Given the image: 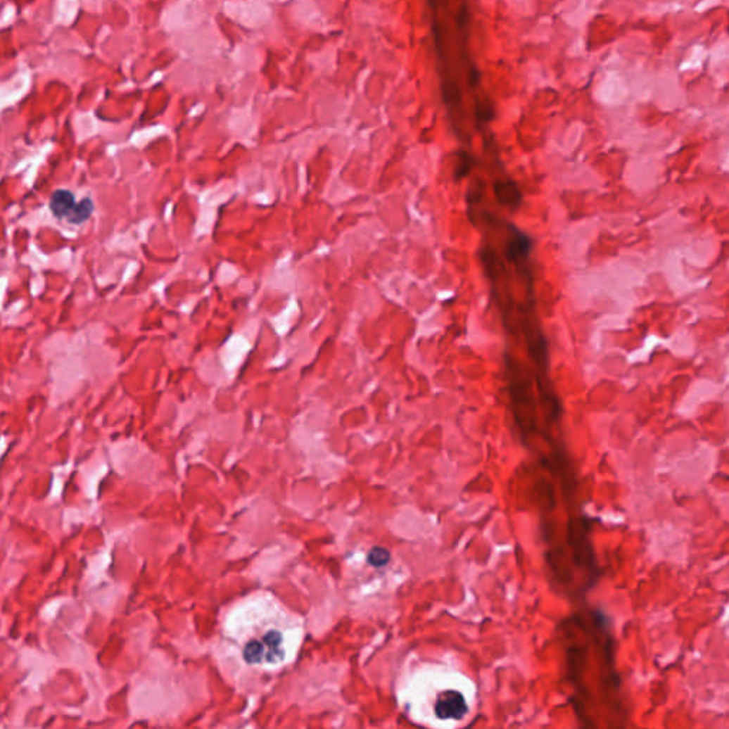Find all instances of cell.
Wrapping results in <instances>:
<instances>
[{
	"instance_id": "cell-5",
	"label": "cell",
	"mask_w": 729,
	"mask_h": 729,
	"mask_svg": "<svg viewBox=\"0 0 729 729\" xmlns=\"http://www.w3.org/2000/svg\"><path fill=\"white\" fill-rule=\"evenodd\" d=\"M493 193L499 204L503 207L514 210L523 203V194L519 186L512 179H497L493 184Z\"/></svg>"
},
{
	"instance_id": "cell-9",
	"label": "cell",
	"mask_w": 729,
	"mask_h": 729,
	"mask_svg": "<svg viewBox=\"0 0 729 729\" xmlns=\"http://www.w3.org/2000/svg\"><path fill=\"white\" fill-rule=\"evenodd\" d=\"M484 193V184L483 182H474V186L470 187L469 190V194H467V203L469 204H474V203H480V198Z\"/></svg>"
},
{
	"instance_id": "cell-7",
	"label": "cell",
	"mask_w": 729,
	"mask_h": 729,
	"mask_svg": "<svg viewBox=\"0 0 729 729\" xmlns=\"http://www.w3.org/2000/svg\"><path fill=\"white\" fill-rule=\"evenodd\" d=\"M93 210H94L93 201L90 198H84V200H82L80 204H76L73 207V210L68 214L66 218L72 224H82V222H84L86 220L90 218Z\"/></svg>"
},
{
	"instance_id": "cell-4",
	"label": "cell",
	"mask_w": 729,
	"mask_h": 729,
	"mask_svg": "<svg viewBox=\"0 0 729 729\" xmlns=\"http://www.w3.org/2000/svg\"><path fill=\"white\" fill-rule=\"evenodd\" d=\"M533 248V241L528 235L517 229L516 227L509 225V239L506 248V258L510 262H514L519 268H523L526 260L530 255Z\"/></svg>"
},
{
	"instance_id": "cell-3",
	"label": "cell",
	"mask_w": 729,
	"mask_h": 729,
	"mask_svg": "<svg viewBox=\"0 0 729 729\" xmlns=\"http://www.w3.org/2000/svg\"><path fill=\"white\" fill-rule=\"evenodd\" d=\"M433 711L439 719H462L467 712L464 697L457 691H443L436 697Z\"/></svg>"
},
{
	"instance_id": "cell-8",
	"label": "cell",
	"mask_w": 729,
	"mask_h": 729,
	"mask_svg": "<svg viewBox=\"0 0 729 729\" xmlns=\"http://www.w3.org/2000/svg\"><path fill=\"white\" fill-rule=\"evenodd\" d=\"M471 167H473L471 157L469 154H466V153H459V161H457V165H456L455 178L456 179L464 178L470 172Z\"/></svg>"
},
{
	"instance_id": "cell-2",
	"label": "cell",
	"mask_w": 729,
	"mask_h": 729,
	"mask_svg": "<svg viewBox=\"0 0 729 729\" xmlns=\"http://www.w3.org/2000/svg\"><path fill=\"white\" fill-rule=\"evenodd\" d=\"M507 378L510 396L514 406L516 420L523 431H528L534 424V398L531 392V382L524 371L523 364L514 357L506 356Z\"/></svg>"
},
{
	"instance_id": "cell-6",
	"label": "cell",
	"mask_w": 729,
	"mask_h": 729,
	"mask_svg": "<svg viewBox=\"0 0 729 729\" xmlns=\"http://www.w3.org/2000/svg\"><path fill=\"white\" fill-rule=\"evenodd\" d=\"M75 205V196L68 190H57L50 198V210L57 218L68 217Z\"/></svg>"
},
{
	"instance_id": "cell-1",
	"label": "cell",
	"mask_w": 729,
	"mask_h": 729,
	"mask_svg": "<svg viewBox=\"0 0 729 729\" xmlns=\"http://www.w3.org/2000/svg\"><path fill=\"white\" fill-rule=\"evenodd\" d=\"M302 620L271 594L260 592L234 605L224 621V637L236 655L262 670L289 664L302 642Z\"/></svg>"
}]
</instances>
